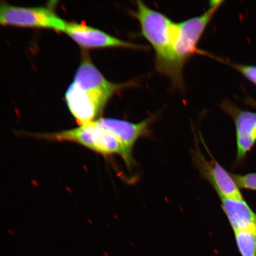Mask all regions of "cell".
Returning <instances> with one entry per match:
<instances>
[{"label": "cell", "instance_id": "obj_7", "mask_svg": "<svg viewBox=\"0 0 256 256\" xmlns=\"http://www.w3.org/2000/svg\"><path fill=\"white\" fill-rule=\"evenodd\" d=\"M234 122L236 127V163L241 164L256 144V113L242 110L229 100L220 105Z\"/></svg>", "mask_w": 256, "mask_h": 256}, {"label": "cell", "instance_id": "obj_5", "mask_svg": "<svg viewBox=\"0 0 256 256\" xmlns=\"http://www.w3.org/2000/svg\"><path fill=\"white\" fill-rule=\"evenodd\" d=\"M74 82L90 96L102 110H104L106 104L115 92L129 86V84H116L108 81L96 68L87 53L82 54V62Z\"/></svg>", "mask_w": 256, "mask_h": 256}, {"label": "cell", "instance_id": "obj_14", "mask_svg": "<svg viewBox=\"0 0 256 256\" xmlns=\"http://www.w3.org/2000/svg\"><path fill=\"white\" fill-rule=\"evenodd\" d=\"M231 66L246 78L256 85V66L232 64Z\"/></svg>", "mask_w": 256, "mask_h": 256}, {"label": "cell", "instance_id": "obj_8", "mask_svg": "<svg viewBox=\"0 0 256 256\" xmlns=\"http://www.w3.org/2000/svg\"><path fill=\"white\" fill-rule=\"evenodd\" d=\"M64 32L80 46L90 49L96 48H126L143 49V46L118 39L106 32L84 24L66 22Z\"/></svg>", "mask_w": 256, "mask_h": 256}, {"label": "cell", "instance_id": "obj_13", "mask_svg": "<svg viewBox=\"0 0 256 256\" xmlns=\"http://www.w3.org/2000/svg\"><path fill=\"white\" fill-rule=\"evenodd\" d=\"M232 176L240 188L256 191V172L245 175L232 174Z\"/></svg>", "mask_w": 256, "mask_h": 256}, {"label": "cell", "instance_id": "obj_11", "mask_svg": "<svg viewBox=\"0 0 256 256\" xmlns=\"http://www.w3.org/2000/svg\"><path fill=\"white\" fill-rule=\"evenodd\" d=\"M222 206L234 232L256 230V213L244 198H222Z\"/></svg>", "mask_w": 256, "mask_h": 256}, {"label": "cell", "instance_id": "obj_12", "mask_svg": "<svg viewBox=\"0 0 256 256\" xmlns=\"http://www.w3.org/2000/svg\"><path fill=\"white\" fill-rule=\"evenodd\" d=\"M236 242L242 256H256V231L247 230L234 232Z\"/></svg>", "mask_w": 256, "mask_h": 256}, {"label": "cell", "instance_id": "obj_4", "mask_svg": "<svg viewBox=\"0 0 256 256\" xmlns=\"http://www.w3.org/2000/svg\"><path fill=\"white\" fill-rule=\"evenodd\" d=\"M66 22L47 8H23L0 2V25L50 28L64 32Z\"/></svg>", "mask_w": 256, "mask_h": 256}, {"label": "cell", "instance_id": "obj_2", "mask_svg": "<svg viewBox=\"0 0 256 256\" xmlns=\"http://www.w3.org/2000/svg\"><path fill=\"white\" fill-rule=\"evenodd\" d=\"M32 136L49 142L78 144L104 156H123L122 146L119 140L113 134L99 126L96 121L58 132L36 134Z\"/></svg>", "mask_w": 256, "mask_h": 256}, {"label": "cell", "instance_id": "obj_1", "mask_svg": "<svg viewBox=\"0 0 256 256\" xmlns=\"http://www.w3.org/2000/svg\"><path fill=\"white\" fill-rule=\"evenodd\" d=\"M136 7L132 14L140 22L143 36L155 50L156 70L182 87V74L176 66L174 50L176 24L142 2L137 1Z\"/></svg>", "mask_w": 256, "mask_h": 256}, {"label": "cell", "instance_id": "obj_9", "mask_svg": "<svg viewBox=\"0 0 256 256\" xmlns=\"http://www.w3.org/2000/svg\"><path fill=\"white\" fill-rule=\"evenodd\" d=\"M194 156L202 176L212 186L220 198H243L232 174L227 172L215 159L208 162L200 151L195 152Z\"/></svg>", "mask_w": 256, "mask_h": 256}, {"label": "cell", "instance_id": "obj_6", "mask_svg": "<svg viewBox=\"0 0 256 256\" xmlns=\"http://www.w3.org/2000/svg\"><path fill=\"white\" fill-rule=\"evenodd\" d=\"M153 118H150L139 123L114 119V118H100L96 122L99 126L113 134L119 140L122 146L124 162L128 168L134 166L133 149L137 140L140 138L148 136L150 126Z\"/></svg>", "mask_w": 256, "mask_h": 256}, {"label": "cell", "instance_id": "obj_3", "mask_svg": "<svg viewBox=\"0 0 256 256\" xmlns=\"http://www.w3.org/2000/svg\"><path fill=\"white\" fill-rule=\"evenodd\" d=\"M224 2H212L203 14L176 24L174 50L176 66L182 73L184 65L196 50L197 44L214 14Z\"/></svg>", "mask_w": 256, "mask_h": 256}, {"label": "cell", "instance_id": "obj_10", "mask_svg": "<svg viewBox=\"0 0 256 256\" xmlns=\"http://www.w3.org/2000/svg\"><path fill=\"white\" fill-rule=\"evenodd\" d=\"M66 98L70 111L80 126L96 121L104 110L74 82L67 89Z\"/></svg>", "mask_w": 256, "mask_h": 256}]
</instances>
